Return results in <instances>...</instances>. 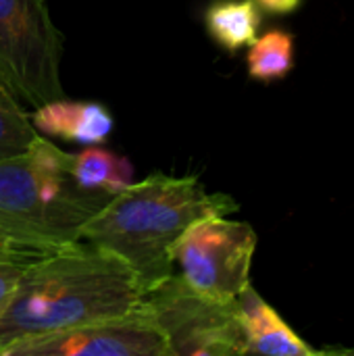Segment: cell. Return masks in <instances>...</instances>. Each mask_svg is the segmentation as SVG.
Listing matches in <instances>:
<instances>
[{
	"instance_id": "cell-14",
	"label": "cell",
	"mask_w": 354,
	"mask_h": 356,
	"mask_svg": "<svg viewBox=\"0 0 354 356\" xmlns=\"http://www.w3.org/2000/svg\"><path fill=\"white\" fill-rule=\"evenodd\" d=\"M33 257H25V254H15V252H4L0 254V315L6 309V305L10 302L19 277L25 269V265L31 261Z\"/></svg>"
},
{
	"instance_id": "cell-12",
	"label": "cell",
	"mask_w": 354,
	"mask_h": 356,
	"mask_svg": "<svg viewBox=\"0 0 354 356\" xmlns=\"http://www.w3.org/2000/svg\"><path fill=\"white\" fill-rule=\"evenodd\" d=\"M248 75L257 81L284 79L294 67V38L290 31L273 27L250 44L246 54Z\"/></svg>"
},
{
	"instance_id": "cell-6",
	"label": "cell",
	"mask_w": 354,
	"mask_h": 356,
	"mask_svg": "<svg viewBox=\"0 0 354 356\" xmlns=\"http://www.w3.org/2000/svg\"><path fill=\"white\" fill-rule=\"evenodd\" d=\"M257 232L244 223L213 215L192 223L173 248L179 277L196 292L234 302L250 286Z\"/></svg>"
},
{
	"instance_id": "cell-2",
	"label": "cell",
	"mask_w": 354,
	"mask_h": 356,
	"mask_svg": "<svg viewBox=\"0 0 354 356\" xmlns=\"http://www.w3.org/2000/svg\"><path fill=\"white\" fill-rule=\"evenodd\" d=\"M236 211L230 196L209 194L198 175L152 173L113 196L88 221L81 240L125 261L148 292L173 273V248L192 223Z\"/></svg>"
},
{
	"instance_id": "cell-10",
	"label": "cell",
	"mask_w": 354,
	"mask_h": 356,
	"mask_svg": "<svg viewBox=\"0 0 354 356\" xmlns=\"http://www.w3.org/2000/svg\"><path fill=\"white\" fill-rule=\"evenodd\" d=\"M204 27L217 46L236 52L259 35V4L255 0H213L204 10Z\"/></svg>"
},
{
	"instance_id": "cell-13",
	"label": "cell",
	"mask_w": 354,
	"mask_h": 356,
	"mask_svg": "<svg viewBox=\"0 0 354 356\" xmlns=\"http://www.w3.org/2000/svg\"><path fill=\"white\" fill-rule=\"evenodd\" d=\"M38 136L19 96L0 79V161L25 152Z\"/></svg>"
},
{
	"instance_id": "cell-7",
	"label": "cell",
	"mask_w": 354,
	"mask_h": 356,
	"mask_svg": "<svg viewBox=\"0 0 354 356\" xmlns=\"http://www.w3.org/2000/svg\"><path fill=\"white\" fill-rule=\"evenodd\" d=\"M0 356H169L156 327L136 309L123 317L21 338Z\"/></svg>"
},
{
	"instance_id": "cell-1",
	"label": "cell",
	"mask_w": 354,
	"mask_h": 356,
	"mask_svg": "<svg viewBox=\"0 0 354 356\" xmlns=\"http://www.w3.org/2000/svg\"><path fill=\"white\" fill-rule=\"evenodd\" d=\"M144 288L134 269L113 252L75 242L31 259L0 315V350L21 338L123 317Z\"/></svg>"
},
{
	"instance_id": "cell-15",
	"label": "cell",
	"mask_w": 354,
	"mask_h": 356,
	"mask_svg": "<svg viewBox=\"0 0 354 356\" xmlns=\"http://www.w3.org/2000/svg\"><path fill=\"white\" fill-rule=\"evenodd\" d=\"M259 6H263L265 10L269 13H275V15H288V13H294L303 0H255Z\"/></svg>"
},
{
	"instance_id": "cell-8",
	"label": "cell",
	"mask_w": 354,
	"mask_h": 356,
	"mask_svg": "<svg viewBox=\"0 0 354 356\" xmlns=\"http://www.w3.org/2000/svg\"><path fill=\"white\" fill-rule=\"evenodd\" d=\"M38 134L77 142V144H102L113 131V115L100 102L54 98L33 108L29 115Z\"/></svg>"
},
{
	"instance_id": "cell-3",
	"label": "cell",
	"mask_w": 354,
	"mask_h": 356,
	"mask_svg": "<svg viewBox=\"0 0 354 356\" xmlns=\"http://www.w3.org/2000/svg\"><path fill=\"white\" fill-rule=\"evenodd\" d=\"M71 161V152L42 136L0 161V250L35 259L81 240L113 196L81 188Z\"/></svg>"
},
{
	"instance_id": "cell-5",
	"label": "cell",
	"mask_w": 354,
	"mask_h": 356,
	"mask_svg": "<svg viewBox=\"0 0 354 356\" xmlns=\"http://www.w3.org/2000/svg\"><path fill=\"white\" fill-rule=\"evenodd\" d=\"M63 35L44 0H0V79L27 106L65 96Z\"/></svg>"
},
{
	"instance_id": "cell-17",
	"label": "cell",
	"mask_w": 354,
	"mask_h": 356,
	"mask_svg": "<svg viewBox=\"0 0 354 356\" xmlns=\"http://www.w3.org/2000/svg\"><path fill=\"white\" fill-rule=\"evenodd\" d=\"M4 252H6V250H0V254H4Z\"/></svg>"
},
{
	"instance_id": "cell-9",
	"label": "cell",
	"mask_w": 354,
	"mask_h": 356,
	"mask_svg": "<svg viewBox=\"0 0 354 356\" xmlns=\"http://www.w3.org/2000/svg\"><path fill=\"white\" fill-rule=\"evenodd\" d=\"M246 355L271 356H311L317 355L288 323L248 286L238 298Z\"/></svg>"
},
{
	"instance_id": "cell-16",
	"label": "cell",
	"mask_w": 354,
	"mask_h": 356,
	"mask_svg": "<svg viewBox=\"0 0 354 356\" xmlns=\"http://www.w3.org/2000/svg\"><path fill=\"white\" fill-rule=\"evenodd\" d=\"M346 355H354V350H346Z\"/></svg>"
},
{
	"instance_id": "cell-4",
	"label": "cell",
	"mask_w": 354,
	"mask_h": 356,
	"mask_svg": "<svg viewBox=\"0 0 354 356\" xmlns=\"http://www.w3.org/2000/svg\"><path fill=\"white\" fill-rule=\"evenodd\" d=\"M136 311L163 336L169 356L246 355L238 300L209 298L175 273L144 292Z\"/></svg>"
},
{
	"instance_id": "cell-11",
	"label": "cell",
	"mask_w": 354,
	"mask_h": 356,
	"mask_svg": "<svg viewBox=\"0 0 354 356\" xmlns=\"http://www.w3.org/2000/svg\"><path fill=\"white\" fill-rule=\"evenodd\" d=\"M71 173L81 188L108 196H117L129 184H134L131 163L125 156L102 148L100 144H92L79 154H73Z\"/></svg>"
}]
</instances>
